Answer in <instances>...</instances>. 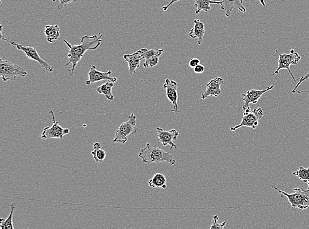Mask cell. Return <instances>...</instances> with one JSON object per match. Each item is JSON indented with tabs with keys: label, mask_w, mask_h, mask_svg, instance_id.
Segmentation results:
<instances>
[{
	"label": "cell",
	"mask_w": 309,
	"mask_h": 229,
	"mask_svg": "<svg viewBox=\"0 0 309 229\" xmlns=\"http://www.w3.org/2000/svg\"><path fill=\"white\" fill-rule=\"evenodd\" d=\"M102 35L100 33L99 36H83L81 39V44L78 46L72 45L67 40H64V42L69 48L67 55L68 62L65 64V66L71 64V76H73L78 62L82 60L83 55L87 50H95L99 48L102 43Z\"/></svg>",
	"instance_id": "1"
},
{
	"label": "cell",
	"mask_w": 309,
	"mask_h": 229,
	"mask_svg": "<svg viewBox=\"0 0 309 229\" xmlns=\"http://www.w3.org/2000/svg\"><path fill=\"white\" fill-rule=\"evenodd\" d=\"M138 157L145 164H152L154 162H168L170 165L174 166L176 160L170 155V152H166L159 147L152 146L150 143H147L144 149L140 150Z\"/></svg>",
	"instance_id": "2"
},
{
	"label": "cell",
	"mask_w": 309,
	"mask_h": 229,
	"mask_svg": "<svg viewBox=\"0 0 309 229\" xmlns=\"http://www.w3.org/2000/svg\"><path fill=\"white\" fill-rule=\"evenodd\" d=\"M270 187L277 190L282 196H286L291 205L292 211H297V209L304 210L309 207V189L304 190L302 188H293V193L288 194L279 189L277 186L270 185Z\"/></svg>",
	"instance_id": "3"
},
{
	"label": "cell",
	"mask_w": 309,
	"mask_h": 229,
	"mask_svg": "<svg viewBox=\"0 0 309 229\" xmlns=\"http://www.w3.org/2000/svg\"><path fill=\"white\" fill-rule=\"evenodd\" d=\"M28 73L18 64L6 60L0 59V76L4 82L16 80L18 76L25 78Z\"/></svg>",
	"instance_id": "4"
},
{
	"label": "cell",
	"mask_w": 309,
	"mask_h": 229,
	"mask_svg": "<svg viewBox=\"0 0 309 229\" xmlns=\"http://www.w3.org/2000/svg\"><path fill=\"white\" fill-rule=\"evenodd\" d=\"M127 118L129 119L128 121L119 126L113 142L125 144L127 141L128 136L135 135L137 132V128L136 127V116L134 113H131V115L128 116Z\"/></svg>",
	"instance_id": "5"
},
{
	"label": "cell",
	"mask_w": 309,
	"mask_h": 229,
	"mask_svg": "<svg viewBox=\"0 0 309 229\" xmlns=\"http://www.w3.org/2000/svg\"><path fill=\"white\" fill-rule=\"evenodd\" d=\"M276 52L279 55L278 67L276 71L273 73V76L278 74L281 70L286 69L288 70L293 81H297V80H296L295 76H293V73H292L291 71L290 66L291 65H297V64L299 63L300 59H301V57L300 56L299 53L296 52L293 49H291L290 53H289V54H287V53L281 54L277 50H276Z\"/></svg>",
	"instance_id": "6"
},
{
	"label": "cell",
	"mask_w": 309,
	"mask_h": 229,
	"mask_svg": "<svg viewBox=\"0 0 309 229\" xmlns=\"http://www.w3.org/2000/svg\"><path fill=\"white\" fill-rule=\"evenodd\" d=\"M3 40L8 42V43L12 45V46H16V48H18V50L23 51V52L25 53L28 59L38 62V63L40 64V65L41 66L44 70L47 71V72H53V71H54V68H53L52 66H51L48 62L41 59L39 54H38L37 50H36V48H33V47L23 46L21 44H17L16 42L13 41V40H8L6 38H4Z\"/></svg>",
	"instance_id": "7"
},
{
	"label": "cell",
	"mask_w": 309,
	"mask_h": 229,
	"mask_svg": "<svg viewBox=\"0 0 309 229\" xmlns=\"http://www.w3.org/2000/svg\"><path fill=\"white\" fill-rule=\"evenodd\" d=\"M263 110L262 108L254 109L248 112H244L242 122L234 127L231 128V131H236L239 128L248 127L254 130L259 125V121L263 117Z\"/></svg>",
	"instance_id": "8"
},
{
	"label": "cell",
	"mask_w": 309,
	"mask_h": 229,
	"mask_svg": "<svg viewBox=\"0 0 309 229\" xmlns=\"http://www.w3.org/2000/svg\"><path fill=\"white\" fill-rule=\"evenodd\" d=\"M50 114L52 116L53 124L51 127L44 128L42 133L41 138L43 140L47 139H61L66 135L69 134L70 130L67 128H63L59 125V123L55 121V116L53 111H50Z\"/></svg>",
	"instance_id": "9"
},
{
	"label": "cell",
	"mask_w": 309,
	"mask_h": 229,
	"mask_svg": "<svg viewBox=\"0 0 309 229\" xmlns=\"http://www.w3.org/2000/svg\"><path fill=\"white\" fill-rule=\"evenodd\" d=\"M274 87V85H272L271 86L268 87L267 89L264 90L251 89L249 90V91H247L246 94H241V95L243 97L242 101L244 102V106H243V110H244V112H250V104H257L260 98H261L264 93L270 91V90H272Z\"/></svg>",
	"instance_id": "10"
},
{
	"label": "cell",
	"mask_w": 309,
	"mask_h": 229,
	"mask_svg": "<svg viewBox=\"0 0 309 229\" xmlns=\"http://www.w3.org/2000/svg\"><path fill=\"white\" fill-rule=\"evenodd\" d=\"M163 88L166 90V96H167L168 99L173 105L174 108L171 112L178 114L180 112L178 104V83L173 80L166 79L163 85Z\"/></svg>",
	"instance_id": "11"
},
{
	"label": "cell",
	"mask_w": 309,
	"mask_h": 229,
	"mask_svg": "<svg viewBox=\"0 0 309 229\" xmlns=\"http://www.w3.org/2000/svg\"><path fill=\"white\" fill-rule=\"evenodd\" d=\"M111 74H112V71L111 70L106 72H100V71L97 70L96 66L92 65L88 73L89 80L86 81L85 84L91 85L93 83L102 80L110 81L113 83L116 82L118 81V78L116 77H111Z\"/></svg>",
	"instance_id": "12"
},
{
	"label": "cell",
	"mask_w": 309,
	"mask_h": 229,
	"mask_svg": "<svg viewBox=\"0 0 309 229\" xmlns=\"http://www.w3.org/2000/svg\"><path fill=\"white\" fill-rule=\"evenodd\" d=\"M157 132L159 140L163 146L169 145L170 149L177 148L176 145H175L173 141L176 140L180 134L178 130L172 129L170 131H166L162 128L157 127Z\"/></svg>",
	"instance_id": "13"
},
{
	"label": "cell",
	"mask_w": 309,
	"mask_h": 229,
	"mask_svg": "<svg viewBox=\"0 0 309 229\" xmlns=\"http://www.w3.org/2000/svg\"><path fill=\"white\" fill-rule=\"evenodd\" d=\"M223 83V80L221 77H218L211 80L206 85V90L202 94V99H206L208 97H218L222 93L221 85Z\"/></svg>",
	"instance_id": "14"
},
{
	"label": "cell",
	"mask_w": 309,
	"mask_h": 229,
	"mask_svg": "<svg viewBox=\"0 0 309 229\" xmlns=\"http://www.w3.org/2000/svg\"><path fill=\"white\" fill-rule=\"evenodd\" d=\"M123 58L129 64V74H136V70L140 67V61L144 59L142 48L133 54H125Z\"/></svg>",
	"instance_id": "15"
},
{
	"label": "cell",
	"mask_w": 309,
	"mask_h": 229,
	"mask_svg": "<svg viewBox=\"0 0 309 229\" xmlns=\"http://www.w3.org/2000/svg\"><path fill=\"white\" fill-rule=\"evenodd\" d=\"M194 27L189 33V36L192 38H197L198 44L201 45L205 34V26L199 19H195L193 21Z\"/></svg>",
	"instance_id": "16"
},
{
	"label": "cell",
	"mask_w": 309,
	"mask_h": 229,
	"mask_svg": "<svg viewBox=\"0 0 309 229\" xmlns=\"http://www.w3.org/2000/svg\"><path fill=\"white\" fill-rule=\"evenodd\" d=\"M221 8L225 10V14L227 18L231 16L232 10L234 8H238L242 13L246 12V8L243 6V0H222Z\"/></svg>",
	"instance_id": "17"
},
{
	"label": "cell",
	"mask_w": 309,
	"mask_h": 229,
	"mask_svg": "<svg viewBox=\"0 0 309 229\" xmlns=\"http://www.w3.org/2000/svg\"><path fill=\"white\" fill-rule=\"evenodd\" d=\"M45 33L47 41L50 43H54L60 36V28L58 25H46Z\"/></svg>",
	"instance_id": "18"
},
{
	"label": "cell",
	"mask_w": 309,
	"mask_h": 229,
	"mask_svg": "<svg viewBox=\"0 0 309 229\" xmlns=\"http://www.w3.org/2000/svg\"><path fill=\"white\" fill-rule=\"evenodd\" d=\"M222 4V1H214V0H195V6L196 8L195 14H199L200 12H208L211 10L210 4Z\"/></svg>",
	"instance_id": "19"
},
{
	"label": "cell",
	"mask_w": 309,
	"mask_h": 229,
	"mask_svg": "<svg viewBox=\"0 0 309 229\" xmlns=\"http://www.w3.org/2000/svg\"><path fill=\"white\" fill-rule=\"evenodd\" d=\"M114 83L112 81H108L100 85L97 89V93L100 95L105 96V97L110 101H113L114 100V96L112 94V90L114 85Z\"/></svg>",
	"instance_id": "20"
},
{
	"label": "cell",
	"mask_w": 309,
	"mask_h": 229,
	"mask_svg": "<svg viewBox=\"0 0 309 229\" xmlns=\"http://www.w3.org/2000/svg\"><path fill=\"white\" fill-rule=\"evenodd\" d=\"M166 182H167L166 178L163 174H162V173H157L148 181V185L152 188L165 189V188H167Z\"/></svg>",
	"instance_id": "21"
},
{
	"label": "cell",
	"mask_w": 309,
	"mask_h": 229,
	"mask_svg": "<svg viewBox=\"0 0 309 229\" xmlns=\"http://www.w3.org/2000/svg\"><path fill=\"white\" fill-rule=\"evenodd\" d=\"M93 151L91 152L93 155V159L96 162H103L106 157V153L105 151L102 148V144L99 142L94 143Z\"/></svg>",
	"instance_id": "22"
},
{
	"label": "cell",
	"mask_w": 309,
	"mask_h": 229,
	"mask_svg": "<svg viewBox=\"0 0 309 229\" xmlns=\"http://www.w3.org/2000/svg\"><path fill=\"white\" fill-rule=\"evenodd\" d=\"M16 204L14 203H12L10 205V213L9 216H8L7 219H4L2 218L0 219V228L2 229H14V226L13 225V216H14V213L15 209H16Z\"/></svg>",
	"instance_id": "23"
},
{
	"label": "cell",
	"mask_w": 309,
	"mask_h": 229,
	"mask_svg": "<svg viewBox=\"0 0 309 229\" xmlns=\"http://www.w3.org/2000/svg\"><path fill=\"white\" fill-rule=\"evenodd\" d=\"M293 175L299 177L304 183H308L309 181V167L305 168L303 166H300L299 169L293 173Z\"/></svg>",
	"instance_id": "24"
},
{
	"label": "cell",
	"mask_w": 309,
	"mask_h": 229,
	"mask_svg": "<svg viewBox=\"0 0 309 229\" xmlns=\"http://www.w3.org/2000/svg\"><path fill=\"white\" fill-rule=\"evenodd\" d=\"M143 50V54L144 59H149L154 55H161L164 53L163 49H152V50H148L146 48H142Z\"/></svg>",
	"instance_id": "25"
},
{
	"label": "cell",
	"mask_w": 309,
	"mask_h": 229,
	"mask_svg": "<svg viewBox=\"0 0 309 229\" xmlns=\"http://www.w3.org/2000/svg\"><path fill=\"white\" fill-rule=\"evenodd\" d=\"M160 56H161V55H154V56L146 59V61L143 64L144 68L154 67L155 66H157V64H159Z\"/></svg>",
	"instance_id": "26"
},
{
	"label": "cell",
	"mask_w": 309,
	"mask_h": 229,
	"mask_svg": "<svg viewBox=\"0 0 309 229\" xmlns=\"http://www.w3.org/2000/svg\"><path fill=\"white\" fill-rule=\"evenodd\" d=\"M219 217L218 215L214 216L213 217V223L210 226V229H222L226 225V222H223V223L219 224L218 222Z\"/></svg>",
	"instance_id": "27"
},
{
	"label": "cell",
	"mask_w": 309,
	"mask_h": 229,
	"mask_svg": "<svg viewBox=\"0 0 309 229\" xmlns=\"http://www.w3.org/2000/svg\"><path fill=\"white\" fill-rule=\"evenodd\" d=\"M59 1V3L57 6V9L58 10H63L64 8L66 7L71 2H76V0H52L53 2Z\"/></svg>",
	"instance_id": "28"
},
{
	"label": "cell",
	"mask_w": 309,
	"mask_h": 229,
	"mask_svg": "<svg viewBox=\"0 0 309 229\" xmlns=\"http://www.w3.org/2000/svg\"><path fill=\"white\" fill-rule=\"evenodd\" d=\"M306 80H309V72L307 73V74L305 75V76H302L301 78H300L299 82H298L297 84L296 85L295 88H294L293 89V91H292V93H297V92H298V93H299V94H301L300 93V92L297 91V89L299 88V87L302 83H303L304 81H305Z\"/></svg>",
	"instance_id": "29"
},
{
	"label": "cell",
	"mask_w": 309,
	"mask_h": 229,
	"mask_svg": "<svg viewBox=\"0 0 309 229\" xmlns=\"http://www.w3.org/2000/svg\"><path fill=\"white\" fill-rule=\"evenodd\" d=\"M194 72L196 73V74H202L204 72V70H205V68L202 64H199V65L196 66V67L193 68Z\"/></svg>",
	"instance_id": "30"
},
{
	"label": "cell",
	"mask_w": 309,
	"mask_h": 229,
	"mask_svg": "<svg viewBox=\"0 0 309 229\" xmlns=\"http://www.w3.org/2000/svg\"><path fill=\"white\" fill-rule=\"evenodd\" d=\"M200 60L198 59H192L190 61H189V66L191 68H195L196 66L199 65L200 64Z\"/></svg>",
	"instance_id": "31"
},
{
	"label": "cell",
	"mask_w": 309,
	"mask_h": 229,
	"mask_svg": "<svg viewBox=\"0 0 309 229\" xmlns=\"http://www.w3.org/2000/svg\"><path fill=\"white\" fill-rule=\"evenodd\" d=\"M179 1H182V0H171V1L169 2V4H168V5L163 6V10L164 11V12H166V11H167V10L168 9V8L170 7V6L172 5V4L176 3V2H178Z\"/></svg>",
	"instance_id": "32"
},
{
	"label": "cell",
	"mask_w": 309,
	"mask_h": 229,
	"mask_svg": "<svg viewBox=\"0 0 309 229\" xmlns=\"http://www.w3.org/2000/svg\"><path fill=\"white\" fill-rule=\"evenodd\" d=\"M2 31H3V26L1 25V26H0V33H1V40H3L4 38L3 33H2Z\"/></svg>",
	"instance_id": "33"
},
{
	"label": "cell",
	"mask_w": 309,
	"mask_h": 229,
	"mask_svg": "<svg viewBox=\"0 0 309 229\" xmlns=\"http://www.w3.org/2000/svg\"><path fill=\"white\" fill-rule=\"evenodd\" d=\"M260 2H261V5L263 6V7H265L266 4L264 0H259Z\"/></svg>",
	"instance_id": "34"
},
{
	"label": "cell",
	"mask_w": 309,
	"mask_h": 229,
	"mask_svg": "<svg viewBox=\"0 0 309 229\" xmlns=\"http://www.w3.org/2000/svg\"><path fill=\"white\" fill-rule=\"evenodd\" d=\"M308 189H309V181L308 182Z\"/></svg>",
	"instance_id": "35"
}]
</instances>
